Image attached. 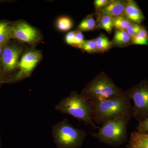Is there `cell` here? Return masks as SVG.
<instances>
[{
	"mask_svg": "<svg viewBox=\"0 0 148 148\" xmlns=\"http://www.w3.org/2000/svg\"><path fill=\"white\" fill-rule=\"evenodd\" d=\"M132 22L124 16L113 17V27L117 30H126Z\"/></svg>",
	"mask_w": 148,
	"mask_h": 148,
	"instance_id": "cell-19",
	"label": "cell"
},
{
	"mask_svg": "<svg viewBox=\"0 0 148 148\" xmlns=\"http://www.w3.org/2000/svg\"><path fill=\"white\" fill-rule=\"evenodd\" d=\"M12 38L11 24L7 21H0V45H5Z\"/></svg>",
	"mask_w": 148,
	"mask_h": 148,
	"instance_id": "cell-14",
	"label": "cell"
},
{
	"mask_svg": "<svg viewBox=\"0 0 148 148\" xmlns=\"http://www.w3.org/2000/svg\"><path fill=\"white\" fill-rule=\"evenodd\" d=\"M41 58V54L37 51H30L24 53L19 61L18 73L8 79L5 83L17 82L30 76Z\"/></svg>",
	"mask_w": 148,
	"mask_h": 148,
	"instance_id": "cell-7",
	"label": "cell"
},
{
	"mask_svg": "<svg viewBox=\"0 0 148 148\" xmlns=\"http://www.w3.org/2000/svg\"><path fill=\"white\" fill-rule=\"evenodd\" d=\"M127 148H148V135L141 134L136 130L130 133Z\"/></svg>",
	"mask_w": 148,
	"mask_h": 148,
	"instance_id": "cell-12",
	"label": "cell"
},
{
	"mask_svg": "<svg viewBox=\"0 0 148 148\" xmlns=\"http://www.w3.org/2000/svg\"><path fill=\"white\" fill-rule=\"evenodd\" d=\"M51 134L58 148H80L86 137V132L74 127L68 119L53 125Z\"/></svg>",
	"mask_w": 148,
	"mask_h": 148,
	"instance_id": "cell-5",
	"label": "cell"
},
{
	"mask_svg": "<svg viewBox=\"0 0 148 148\" xmlns=\"http://www.w3.org/2000/svg\"><path fill=\"white\" fill-rule=\"evenodd\" d=\"M89 103L94 123L102 124L119 117L126 115L132 116L131 100L125 91L119 96Z\"/></svg>",
	"mask_w": 148,
	"mask_h": 148,
	"instance_id": "cell-1",
	"label": "cell"
},
{
	"mask_svg": "<svg viewBox=\"0 0 148 148\" xmlns=\"http://www.w3.org/2000/svg\"><path fill=\"white\" fill-rule=\"evenodd\" d=\"M131 44L135 45H148V32L142 26L140 31L132 38Z\"/></svg>",
	"mask_w": 148,
	"mask_h": 148,
	"instance_id": "cell-15",
	"label": "cell"
},
{
	"mask_svg": "<svg viewBox=\"0 0 148 148\" xmlns=\"http://www.w3.org/2000/svg\"><path fill=\"white\" fill-rule=\"evenodd\" d=\"M5 45H0V56H1V54L2 52L3 49L5 47Z\"/></svg>",
	"mask_w": 148,
	"mask_h": 148,
	"instance_id": "cell-28",
	"label": "cell"
},
{
	"mask_svg": "<svg viewBox=\"0 0 148 148\" xmlns=\"http://www.w3.org/2000/svg\"><path fill=\"white\" fill-rule=\"evenodd\" d=\"M124 92L106 73L101 72L86 84L81 95L89 102H93L113 98Z\"/></svg>",
	"mask_w": 148,
	"mask_h": 148,
	"instance_id": "cell-4",
	"label": "cell"
},
{
	"mask_svg": "<svg viewBox=\"0 0 148 148\" xmlns=\"http://www.w3.org/2000/svg\"><path fill=\"white\" fill-rule=\"evenodd\" d=\"M124 16L131 22L140 25L145 18L143 12L133 0L126 1Z\"/></svg>",
	"mask_w": 148,
	"mask_h": 148,
	"instance_id": "cell-11",
	"label": "cell"
},
{
	"mask_svg": "<svg viewBox=\"0 0 148 148\" xmlns=\"http://www.w3.org/2000/svg\"><path fill=\"white\" fill-rule=\"evenodd\" d=\"M132 38L125 30H116L112 41V45L125 46L131 44Z\"/></svg>",
	"mask_w": 148,
	"mask_h": 148,
	"instance_id": "cell-13",
	"label": "cell"
},
{
	"mask_svg": "<svg viewBox=\"0 0 148 148\" xmlns=\"http://www.w3.org/2000/svg\"><path fill=\"white\" fill-rule=\"evenodd\" d=\"M83 34L80 31H76L74 47L80 48L84 42Z\"/></svg>",
	"mask_w": 148,
	"mask_h": 148,
	"instance_id": "cell-24",
	"label": "cell"
},
{
	"mask_svg": "<svg viewBox=\"0 0 148 148\" xmlns=\"http://www.w3.org/2000/svg\"><path fill=\"white\" fill-rule=\"evenodd\" d=\"M142 26L140 24H136V23L132 22L129 27L126 29V32L130 35L131 38L134 36L136 34L140 31V29L142 28Z\"/></svg>",
	"mask_w": 148,
	"mask_h": 148,
	"instance_id": "cell-22",
	"label": "cell"
},
{
	"mask_svg": "<svg viewBox=\"0 0 148 148\" xmlns=\"http://www.w3.org/2000/svg\"><path fill=\"white\" fill-rule=\"evenodd\" d=\"M110 1L109 0H95L94 5L96 9L99 10L108 5Z\"/></svg>",
	"mask_w": 148,
	"mask_h": 148,
	"instance_id": "cell-26",
	"label": "cell"
},
{
	"mask_svg": "<svg viewBox=\"0 0 148 148\" xmlns=\"http://www.w3.org/2000/svg\"><path fill=\"white\" fill-rule=\"evenodd\" d=\"M125 92L133 101L132 118L138 123L148 118V80H143Z\"/></svg>",
	"mask_w": 148,
	"mask_h": 148,
	"instance_id": "cell-6",
	"label": "cell"
},
{
	"mask_svg": "<svg viewBox=\"0 0 148 148\" xmlns=\"http://www.w3.org/2000/svg\"><path fill=\"white\" fill-rule=\"evenodd\" d=\"M126 1L114 0L105 7L99 10L100 16L108 15L112 17L124 16L125 8Z\"/></svg>",
	"mask_w": 148,
	"mask_h": 148,
	"instance_id": "cell-10",
	"label": "cell"
},
{
	"mask_svg": "<svg viewBox=\"0 0 148 148\" xmlns=\"http://www.w3.org/2000/svg\"><path fill=\"white\" fill-rule=\"evenodd\" d=\"M98 26L101 29H104L108 34H111L113 27V17L108 15L101 16Z\"/></svg>",
	"mask_w": 148,
	"mask_h": 148,
	"instance_id": "cell-18",
	"label": "cell"
},
{
	"mask_svg": "<svg viewBox=\"0 0 148 148\" xmlns=\"http://www.w3.org/2000/svg\"><path fill=\"white\" fill-rule=\"evenodd\" d=\"M96 23L92 15H88L79 25L77 29L80 32H88L95 29Z\"/></svg>",
	"mask_w": 148,
	"mask_h": 148,
	"instance_id": "cell-16",
	"label": "cell"
},
{
	"mask_svg": "<svg viewBox=\"0 0 148 148\" xmlns=\"http://www.w3.org/2000/svg\"><path fill=\"white\" fill-rule=\"evenodd\" d=\"M21 53V48L16 45L5 46L0 56V63L4 73L13 71L18 68Z\"/></svg>",
	"mask_w": 148,
	"mask_h": 148,
	"instance_id": "cell-9",
	"label": "cell"
},
{
	"mask_svg": "<svg viewBox=\"0 0 148 148\" xmlns=\"http://www.w3.org/2000/svg\"><path fill=\"white\" fill-rule=\"evenodd\" d=\"M1 137H0V147H1Z\"/></svg>",
	"mask_w": 148,
	"mask_h": 148,
	"instance_id": "cell-29",
	"label": "cell"
},
{
	"mask_svg": "<svg viewBox=\"0 0 148 148\" xmlns=\"http://www.w3.org/2000/svg\"><path fill=\"white\" fill-rule=\"evenodd\" d=\"M71 19L67 16H62L58 18L56 22V26L58 30L61 32L69 31L73 27Z\"/></svg>",
	"mask_w": 148,
	"mask_h": 148,
	"instance_id": "cell-20",
	"label": "cell"
},
{
	"mask_svg": "<svg viewBox=\"0 0 148 148\" xmlns=\"http://www.w3.org/2000/svg\"><path fill=\"white\" fill-rule=\"evenodd\" d=\"M136 131L141 134L148 135V118L139 123Z\"/></svg>",
	"mask_w": 148,
	"mask_h": 148,
	"instance_id": "cell-23",
	"label": "cell"
},
{
	"mask_svg": "<svg viewBox=\"0 0 148 148\" xmlns=\"http://www.w3.org/2000/svg\"><path fill=\"white\" fill-rule=\"evenodd\" d=\"M7 79L5 77L4 73L3 72L2 69H0V85L5 83V82Z\"/></svg>",
	"mask_w": 148,
	"mask_h": 148,
	"instance_id": "cell-27",
	"label": "cell"
},
{
	"mask_svg": "<svg viewBox=\"0 0 148 148\" xmlns=\"http://www.w3.org/2000/svg\"><path fill=\"white\" fill-rule=\"evenodd\" d=\"M55 108L61 113L70 115L86 125H91L94 129H99L92 119V110L89 101L76 91L63 98L56 105Z\"/></svg>",
	"mask_w": 148,
	"mask_h": 148,
	"instance_id": "cell-2",
	"label": "cell"
},
{
	"mask_svg": "<svg viewBox=\"0 0 148 148\" xmlns=\"http://www.w3.org/2000/svg\"><path fill=\"white\" fill-rule=\"evenodd\" d=\"M12 38L27 43L34 44L40 39L38 32L27 22L17 21L12 25Z\"/></svg>",
	"mask_w": 148,
	"mask_h": 148,
	"instance_id": "cell-8",
	"label": "cell"
},
{
	"mask_svg": "<svg viewBox=\"0 0 148 148\" xmlns=\"http://www.w3.org/2000/svg\"><path fill=\"white\" fill-rule=\"evenodd\" d=\"M95 40L98 52L106 51L110 49L112 45V42L110 41L108 38L103 34L99 35Z\"/></svg>",
	"mask_w": 148,
	"mask_h": 148,
	"instance_id": "cell-17",
	"label": "cell"
},
{
	"mask_svg": "<svg viewBox=\"0 0 148 148\" xmlns=\"http://www.w3.org/2000/svg\"><path fill=\"white\" fill-rule=\"evenodd\" d=\"M76 31H73L69 32L66 35V41L69 45L74 46L75 39Z\"/></svg>",
	"mask_w": 148,
	"mask_h": 148,
	"instance_id": "cell-25",
	"label": "cell"
},
{
	"mask_svg": "<svg viewBox=\"0 0 148 148\" xmlns=\"http://www.w3.org/2000/svg\"><path fill=\"white\" fill-rule=\"evenodd\" d=\"M132 118L126 115L108 121L102 124L98 132L91 133V136L105 145L119 147L127 141V125Z\"/></svg>",
	"mask_w": 148,
	"mask_h": 148,
	"instance_id": "cell-3",
	"label": "cell"
},
{
	"mask_svg": "<svg viewBox=\"0 0 148 148\" xmlns=\"http://www.w3.org/2000/svg\"><path fill=\"white\" fill-rule=\"evenodd\" d=\"M80 49H81L88 53H94L98 52L97 44L95 39L85 40Z\"/></svg>",
	"mask_w": 148,
	"mask_h": 148,
	"instance_id": "cell-21",
	"label": "cell"
}]
</instances>
